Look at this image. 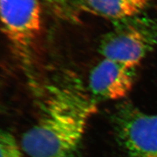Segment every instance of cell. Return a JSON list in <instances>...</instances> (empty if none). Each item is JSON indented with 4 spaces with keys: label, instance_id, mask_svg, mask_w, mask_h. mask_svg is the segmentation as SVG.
<instances>
[{
    "label": "cell",
    "instance_id": "1",
    "mask_svg": "<svg viewBox=\"0 0 157 157\" xmlns=\"http://www.w3.org/2000/svg\"><path fill=\"white\" fill-rule=\"evenodd\" d=\"M94 100L78 79L70 76L48 87L40 116L24 134L22 149L28 157H75Z\"/></svg>",
    "mask_w": 157,
    "mask_h": 157
},
{
    "label": "cell",
    "instance_id": "2",
    "mask_svg": "<svg viewBox=\"0 0 157 157\" xmlns=\"http://www.w3.org/2000/svg\"><path fill=\"white\" fill-rule=\"evenodd\" d=\"M156 45L157 20L136 15L115 21L99 47L104 58L136 69Z\"/></svg>",
    "mask_w": 157,
    "mask_h": 157
},
{
    "label": "cell",
    "instance_id": "3",
    "mask_svg": "<svg viewBox=\"0 0 157 157\" xmlns=\"http://www.w3.org/2000/svg\"><path fill=\"white\" fill-rule=\"evenodd\" d=\"M2 31L22 65L32 64L41 30L38 0H0Z\"/></svg>",
    "mask_w": 157,
    "mask_h": 157
},
{
    "label": "cell",
    "instance_id": "4",
    "mask_svg": "<svg viewBox=\"0 0 157 157\" xmlns=\"http://www.w3.org/2000/svg\"><path fill=\"white\" fill-rule=\"evenodd\" d=\"M115 126L121 145L129 157H157V115L124 104L115 113Z\"/></svg>",
    "mask_w": 157,
    "mask_h": 157
},
{
    "label": "cell",
    "instance_id": "5",
    "mask_svg": "<svg viewBox=\"0 0 157 157\" xmlns=\"http://www.w3.org/2000/svg\"><path fill=\"white\" fill-rule=\"evenodd\" d=\"M135 71L136 69L104 58L90 72L88 84L91 95L105 100L122 99L133 87Z\"/></svg>",
    "mask_w": 157,
    "mask_h": 157
},
{
    "label": "cell",
    "instance_id": "6",
    "mask_svg": "<svg viewBox=\"0 0 157 157\" xmlns=\"http://www.w3.org/2000/svg\"><path fill=\"white\" fill-rule=\"evenodd\" d=\"M151 0H75L82 11L111 21L138 15Z\"/></svg>",
    "mask_w": 157,
    "mask_h": 157
},
{
    "label": "cell",
    "instance_id": "7",
    "mask_svg": "<svg viewBox=\"0 0 157 157\" xmlns=\"http://www.w3.org/2000/svg\"><path fill=\"white\" fill-rule=\"evenodd\" d=\"M1 157H24L14 136L7 131H2L0 136Z\"/></svg>",
    "mask_w": 157,
    "mask_h": 157
},
{
    "label": "cell",
    "instance_id": "8",
    "mask_svg": "<svg viewBox=\"0 0 157 157\" xmlns=\"http://www.w3.org/2000/svg\"><path fill=\"white\" fill-rule=\"evenodd\" d=\"M44 1L55 8L62 7L65 2V0H44Z\"/></svg>",
    "mask_w": 157,
    "mask_h": 157
}]
</instances>
